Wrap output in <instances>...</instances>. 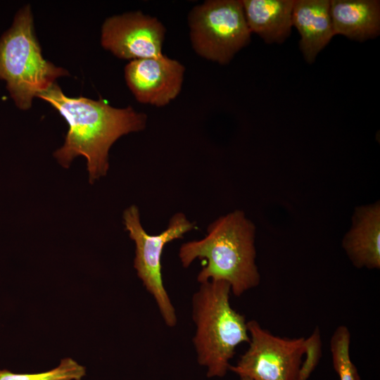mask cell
<instances>
[{
    "label": "cell",
    "mask_w": 380,
    "mask_h": 380,
    "mask_svg": "<svg viewBox=\"0 0 380 380\" xmlns=\"http://www.w3.org/2000/svg\"><path fill=\"white\" fill-rule=\"evenodd\" d=\"M37 97L56 108L69 126L65 142L54 157L64 167L75 157H85L91 184L106 175L112 145L120 137L146 126L147 115L131 106L117 108L103 99L69 97L56 83Z\"/></svg>",
    "instance_id": "6da1fadb"
},
{
    "label": "cell",
    "mask_w": 380,
    "mask_h": 380,
    "mask_svg": "<svg viewBox=\"0 0 380 380\" xmlns=\"http://www.w3.org/2000/svg\"><path fill=\"white\" fill-rule=\"evenodd\" d=\"M254 237L253 224L243 211L235 210L210 223L203 239L183 243L179 258L185 268L196 259L205 260L197 281H226L233 294L240 296L260 281Z\"/></svg>",
    "instance_id": "7a4b0ae2"
},
{
    "label": "cell",
    "mask_w": 380,
    "mask_h": 380,
    "mask_svg": "<svg viewBox=\"0 0 380 380\" xmlns=\"http://www.w3.org/2000/svg\"><path fill=\"white\" fill-rule=\"evenodd\" d=\"M231 292L226 281H208L200 284L192 298L193 343L208 378L224 376L236 347L250 341L244 315L231 306Z\"/></svg>",
    "instance_id": "3957f363"
},
{
    "label": "cell",
    "mask_w": 380,
    "mask_h": 380,
    "mask_svg": "<svg viewBox=\"0 0 380 380\" xmlns=\"http://www.w3.org/2000/svg\"><path fill=\"white\" fill-rule=\"evenodd\" d=\"M33 25L30 6L26 5L0 37V79L6 82L11 97L21 110H28L33 99L57 78L69 75L43 58Z\"/></svg>",
    "instance_id": "277c9868"
},
{
    "label": "cell",
    "mask_w": 380,
    "mask_h": 380,
    "mask_svg": "<svg viewBox=\"0 0 380 380\" xmlns=\"http://www.w3.org/2000/svg\"><path fill=\"white\" fill-rule=\"evenodd\" d=\"M191 46L201 57L228 63L251 40L241 1L208 0L188 16Z\"/></svg>",
    "instance_id": "5b68a950"
},
{
    "label": "cell",
    "mask_w": 380,
    "mask_h": 380,
    "mask_svg": "<svg viewBox=\"0 0 380 380\" xmlns=\"http://www.w3.org/2000/svg\"><path fill=\"white\" fill-rule=\"evenodd\" d=\"M123 222L129 236L135 243L134 267L147 291L153 297L160 313L167 327L177 324L175 309L165 288L162 277L161 260L165 245L194 229L196 224L183 213H175L167 228L156 235L148 234L141 223L138 208L133 205L123 213Z\"/></svg>",
    "instance_id": "8992f818"
},
{
    "label": "cell",
    "mask_w": 380,
    "mask_h": 380,
    "mask_svg": "<svg viewBox=\"0 0 380 380\" xmlns=\"http://www.w3.org/2000/svg\"><path fill=\"white\" fill-rule=\"evenodd\" d=\"M249 346L229 370L252 380H298L305 338L272 334L255 320L247 322Z\"/></svg>",
    "instance_id": "52a82bcc"
},
{
    "label": "cell",
    "mask_w": 380,
    "mask_h": 380,
    "mask_svg": "<svg viewBox=\"0 0 380 380\" xmlns=\"http://www.w3.org/2000/svg\"><path fill=\"white\" fill-rule=\"evenodd\" d=\"M165 27L141 11L115 15L101 28L102 46L119 58L137 60L162 54Z\"/></svg>",
    "instance_id": "ba28073f"
},
{
    "label": "cell",
    "mask_w": 380,
    "mask_h": 380,
    "mask_svg": "<svg viewBox=\"0 0 380 380\" xmlns=\"http://www.w3.org/2000/svg\"><path fill=\"white\" fill-rule=\"evenodd\" d=\"M185 68L163 53L131 61L125 68L126 83L141 103L163 107L180 93Z\"/></svg>",
    "instance_id": "9c48e42d"
},
{
    "label": "cell",
    "mask_w": 380,
    "mask_h": 380,
    "mask_svg": "<svg viewBox=\"0 0 380 380\" xmlns=\"http://www.w3.org/2000/svg\"><path fill=\"white\" fill-rule=\"evenodd\" d=\"M329 7V0H294L292 25L300 35V49L308 63L335 35Z\"/></svg>",
    "instance_id": "30bf717a"
},
{
    "label": "cell",
    "mask_w": 380,
    "mask_h": 380,
    "mask_svg": "<svg viewBox=\"0 0 380 380\" xmlns=\"http://www.w3.org/2000/svg\"><path fill=\"white\" fill-rule=\"evenodd\" d=\"M343 247L358 267H380V207L379 203L356 209L353 225L343 240Z\"/></svg>",
    "instance_id": "8fae6325"
},
{
    "label": "cell",
    "mask_w": 380,
    "mask_h": 380,
    "mask_svg": "<svg viewBox=\"0 0 380 380\" xmlns=\"http://www.w3.org/2000/svg\"><path fill=\"white\" fill-rule=\"evenodd\" d=\"M329 11L335 35L364 41L379 34V1L332 0Z\"/></svg>",
    "instance_id": "7c38bea8"
},
{
    "label": "cell",
    "mask_w": 380,
    "mask_h": 380,
    "mask_svg": "<svg viewBox=\"0 0 380 380\" xmlns=\"http://www.w3.org/2000/svg\"><path fill=\"white\" fill-rule=\"evenodd\" d=\"M244 15L251 32L266 43H282L292 25L294 0H242Z\"/></svg>",
    "instance_id": "4fadbf2b"
},
{
    "label": "cell",
    "mask_w": 380,
    "mask_h": 380,
    "mask_svg": "<svg viewBox=\"0 0 380 380\" xmlns=\"http://www.w3.org/2000/svg\"><path fill=\"white\" fill-rule=\"evenodd\" d=\"M350 332L347 327L338 326L330 339V351L334 370L339 380H361L350 355Z\"/></svg>",
    "instance_id": "5bb4252c"
},
{
    "label": "cell",
    "mask_w": 380,
    "mask_h": 380,
    "mask_svg": "<svg viewBox=\"0 0 380 380\" xmlns=\"http://www.w3.org/2000/svg\"><path fill=\"white\" fill-rule=\"evenodd\" d=\"M86 369L70 357L63 359L55 368L43 372L18 374L0 370V380H82Z\"/></svg>",
    "instance_id": "9a60e30c"
},
{
    "label": "cell",
    "mask_w": 380,
    "mask_h": 380,
    "mask_svg": "<svg viewBox=\"0 0 380 380\" xmlns=\"http://www.w3.org/2000/svg\"><path fill=\"white\" fill-rule=\"evenodd\" d=\"M322 343L320 331L316 327L312 334L305 338V360L299 370L298 380H308L317 366L322 356Z\"/></svg>",
    "instance_id": "2e32d148"
},
{
    "label": "cell",
    "mask_w": 380,
    "mask_h": 380,
    "mask_svg": "<svg viewBox=\"0 0 380 380\" xmlns=\"http://www.w3.org/2000/svg\"><path fill=\"white\" fill-rule=\"evenodd\" d=\"M241 380H252L248 377H240Z\"/></svg>",
    "instance_id": "e0dca14e"
}]
</instances>
